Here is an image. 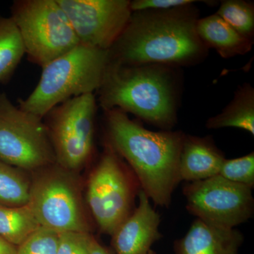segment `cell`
Here are the masks:
<instances>
[{
	"mask_svg": "<svg viewBox=\"0 0 254 254\" xmlns=\"http://www.w3.org/2000/svg\"><path fill=\"white\" fill-rule=\"evenodd\" d=\"M217 14L247 39L254 32V4L242 0H227L220 4Z\"/></svg>",
	"mask_w": 254,
	"mask_h": 254,
	"instance_id": "20",
	"label": "cell"
},
{
	"mask_svg": "<svg viewBox=\"0 0 254 254\" xmlns=\"http://www.w3.org/2000/svg\"><path fill=\"white\" fill-rule=\"evenodd\" d=\"M25 55L22 40L11 18L0 16V83H8Z\"/></svg>",
	"mask_w": 254,
	"mask_h": 254,
	"instance_id": "18",
	"label": "cell"
},
{
	"mask_svg": "<svg viewBox=\"0 0 254 254\" xmlns=\"http://www.w3.org/2000/svg\"><path fill=\"white\" fill-rule=\"evenodd\" d=\"M96 110V96L91 93L57 105L44 117L56 161L63 168L76 170L91 157Z\"/></svg>",
	"mask_w": 254,
	"mask_h": 254,
	"instance_id": "8",
	"label": "cell"
},
{
	"mask_svg": "<svg viewBox=\"0 0 254 254\" xmlns=\"http://www.w3.org/2000/svg\"><path fill=\"white\" fill-rule=\"evenodd\" d=\"M138 196V207L111 235L115 254H148L153 244L161 238L160 215L143 190Z\"/></svg>",
	"mask_w": 254,
	"mask_h": 254,
	"instance_id": "12",
	"label": "cell"
},
{
	"mask_svg": "<svg viewBox=\"0 0 254 254\" xmlns=\"http://www.w3.org/2000/svg\"><path fill=\"white\" fill-rule=\"evenodd\" d=\"M104 112L109 144L126 160L149 199L167 208L180 182L179 161L185 133L150 131L121 110Z\"/></svg>",
	"mask_w": 254,
	"mask_h": 254,
	"instance_id": "2",
	"label": "cell"
},
{
	"mask_svg": "<svg viewBox=\"0 0 254 254\" xmlns=\"http://www.w3.org/2000/svg\"><path fill=\"white\" fill-rule=\"evenodd\" d=\"M41 225L28 205L19 207L0 205V237L18 247Z\"/></svg>",
	"mask_w": 254,
	"mask_h": 254,
	"instance_id": "17",
	"label": "cell"
},
{
	"mask_svg": "<svg viewBox=\"0 0 254 254\" xmlns=\"http://www.w3.org/2000/svg\"><path fill=\"white\" fill-rule=\"evenodd\" d=\"M17 247L0 237V254H16Z\"/></svg>",
	"mask_w": 254,
	"mask_h": 254,
	"instance_id": "26",
	"label": "cell"
},
{
	"mask_svg": "<svg viewBox=\"0 0 254 254\" xmlns=\"http://www.w3.org/2000/svg\"><path fill=\"white\" fill-rule=\"evenodd\" d=\"M219 175L229 181L254 188V152L241 158L230 160L225 158L222 164Z\"/></svg>",
	"mask_w": 254,
	"mask_h": 254,
	"instance_id": "21",
	"label": "cell"
},
{
	"mask_svg": "<svg viewBox=\"0 0 254 254\" xmlns=\"http://www.w3.org/2000/svg\"><path fill=\"white\" fill-rule=\"evenodd\" d=\"M225 159L211 138L185 135L179 161L180 182L190 183L219 175Z\"/></svg>",
	"mask_w": 254,
	"mask_h": 254,
	"instance_id": "14",
	"label": "cell"
},
{
	"mask_svg": "<svg viewBox=\"0 0 254 254\" xmlns=\"http://www.w3.org/2000/svg\"><path fill=\"white\" fill-rule=\"evenodd\" d=\"M96 93L103 111L120 110L164 128L176 121L173 78L162 64L127 66L110 62Z\"/></svg>",
	"mask_w": 254,
	"mask_h": 254,
	"instance_id": "3",
	"label": "cell"
},
{
	"mask_svg": "<svg viewBox=\"0 0 254 254\" xmlns=\"http://www.w3.org/2000/svg\"><path fill=\"white\" fill-rule=\"evenodd\" d=\"M196 30L205 46L216 50L222 58L245 55L252 50V40L241 36L217 14L198 19Z\"/></svg>",
	"mask_w": 254,
	"mask_h": 254,
	"instance_id": "15",
	"label": "cell"
},
{
	"mask_svg": "<svg viewBox=\"0 0 254 254\" xmlns=\"http://www.w3.org/2000/svg\"><path fill=\"white\" fill-rule=\"evenodd\" d=\"M210 129L233 127L254 135V90L245 83L239 88L235 98L222 113L212 117L206 123Z\"/></svg>",
	"mask_w": 254,
	"mask_h": 254,
	"instance_id": "16",
	"label": "cell"
},
{
	"mask_svg": "<svg viewBox=\"0 0 254 254\" xmlns=\"http://www.w3.org/2000/svg\"><path fill=\"white\" fill-rule=\"evenodd\" d=\"M109 63L108 51L79 43L42 67L36 88L27 98L18 100V106L43 118L66 100L96 93Z\"/></svg>",
	"mask_w": 254,
	"mask_h": 254,
	"instance_id": "4",
	"label": "cell"
},
{
	"mask_svg": "<svg viewBox=\"0 0 254 254\" xmlns=\"http://www.w3.org/2000/svg\"><path fill=\"white\" fill-rule=\"evenodd\" d=\"M109 144L88 182L87 202L102 232L112 235L133 210L135 195L141 190L134 174L127 173Z\"/></svg>",
	"mask_w": 254,
	"mask_h": 254,
	"instance_id": "6",
	"label": "cell"
},
{
	"mask_svg": "<svg viewBox=\"0 0 254 254\" xmlns=\"http://www.w3.org/2000/svg\"><path fill=\"white\" fill-rule=\"evenodd\" d=\"M10 17L18 28L25 55L41 68L79 44L58 0H15Z\"/></svg>",
	"mask_w": 254,
	"mask_h": 254,
	"instance_id": "5",
	"label": "cell"
},
{
	"mask_svg": "<svg viewBox=\"0 0 254 254\" xmlns=\"http://www.w3.org/2000/svg\"><path fill=\"white\" fill-rule=\"evenodd\" d=\"M60 171H51L31 185L28 205L41 227L61 233L86 232L74 184Z\"/></svg>",
	"mask_w": 254,
	"mask_h": 254,
	"instance_id": "10",
	"label": "cell"
},
{
	"mask_svg": "<svg viewBox=\"0 0 254 254\" xmlns=\"http://www.w3.org/2000/svg\"><path fill=\"white\" fill-rule=\"evenodd\" d=\"M243 235L236 229L214 226L196 218L185 237L175 241L176 254H238Z\"/></svg>",
	"mask_w": 254,
	"mask_h": 254,
	"instance_id": "13",
	"label": "cell"
},
{
	"mask_svg": "<svg viewBox=\"0 0 254 254\" xmlns=\"http://www.w3.org/2000/svg\"><path fill=\"white\" fill-rule=\"evenodd\" d=\"M252 190L217 175L186 184L183 193L190 213L214 226L235 229L253 215Z\"/></svg>",
	"mask_w": 254,
	"mask_h": 254,
	"instance_id": "9",
	"label": "cell"
},
{
	"mask_svg": "<svg viewBox=\"0 0 254 254\" xmlns=\"http://www.w3.org/2000/svg\"><path fill=\"white\" fill-rule=\"evenodd\" d=\"M20 169L0 160V205L19 207L28 204L31 185Z\"/></svg>",
	"mask_w": 254,
	"mask_h": 254,
	"instance_id": "19",
	"label": "cell"
},
{
	"mask_svg": "<svg viewBox=\"0 0 254 254\" xmlns=\"http://www.w3.org/2000/svg\"><path fill=\"white\" fill-rule=\"evenodd\" d=\"M89 254H115L100 245L94 237H93L91 240V246H90Z\"/></svg>",
	"mask_w": 254,
	"mask_h": 254,
	"instance_id": "25",
	"label": "cell"
},
{
	"mask_svg": "<svg viewBox=\"0 0 254 254\" xmlns=\"http://www.w3.org/2000/svg\"><path fill=\"white\" fill-rule=\"evenodd\" d=\"M128 0H58L80 44L108 51L132 14Z\"/></svg>",
	"mask_w": 254,
	"mask_h": 254,
	"instance_id": "11",
	"label": "cell"
},
{
	"mask_svg": "<svg viewBox=\"0 0 254 254\" xmlns=\"http://www.w3.org/2000/svg\"><path fill=\"white\" fill-rule=\"evenodd\" d=\"M59 233L41 227L18 246L16 254H55Z\"/></svg>",
	"mask_w": 254,
	"mask_h": 254,
	"instance_id": "22",
	"label": "cell"
},
{
	"mask_svg": "<svg viewBox=\"0 0 254 254\" xmlns=\"http://www.w3.org/2000/svg\"><path fill=\"white\" fill-rule=\"evenodd\" d=\"M93 237L86 232H61L55 254H89Z\"/></svg>",
	"mask_w": 254,
	"mask_h": 254,
	"instance_id": "23",
	"label": "cell"
},
{
	"mask_svg": "<svg viewBox=\"0 0 254 254\" xmlns=\"http://www.w3.org/2000/svg\"><path fill=\"white\" fill-rule=\"evenodd\" d=\"M198 14L190 5L132 12L121 36L108 50L110 63L189 65L207 54L197 33Z\"/></svg>",
	"mask_w": 254,
	"mask_h": 254,
	"instance_id": "1",
	"label": "cell"
},
{
	"mask_svg": "<svg viewBox=\"0 0 254 254\" xmlns=\"http://www.w3.org/2000/svg\"><path fill=\"white\" fill-rule=\"evenodd\" d=\"M156 254V252H155V251L151 250L150 251L149 254Z\"/></svg>",
	"mask_w": 254,
	"mask_h": 254,
	"instance_id": "27",
	"label": "cell"
},
{
	"mask_svg": "<svg viewBox=\"0 0 254 254\" xmlns=\"http://www.w3.org/2000/svg\"><path fill=\"white\" fill-rule=\"evenodd\" d=\"M43 118L25 111L0 93V160L20 170L56 161Z\"/></svg>",
	"mask_w": 254,
	"mask_h": 254,
	"instance_id": "7",
	"label": "cell"
},
{
	"mask_svg": "<svg viewBox=\"0 0 254 254\" xmlns=\"http://www.w3.org/2000/svg\"><path fill=\"white\" fill-rule=\"evenodd\" d=\"M196 1L195 0H134L130 1V7L132 12L150 9H170L189 6Z\"/></svg>",
	"mask_w": 254,
	"mask_h": 254,
	"instance_id": "24",
	"label": "cell"
}]
</instances>
